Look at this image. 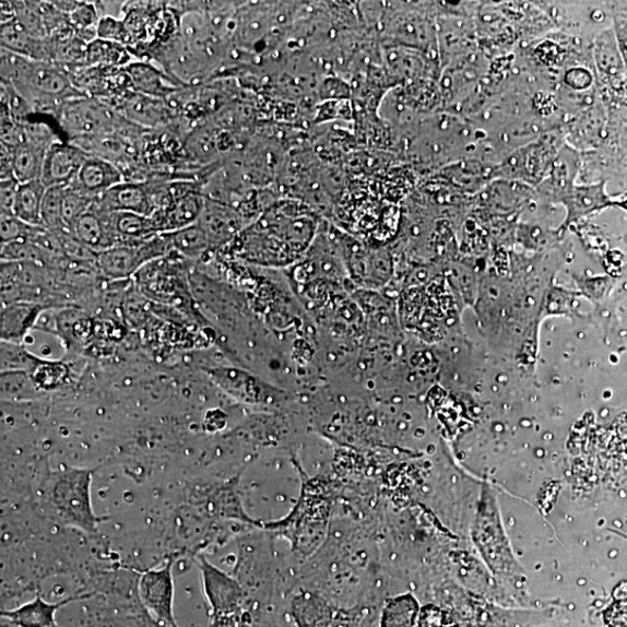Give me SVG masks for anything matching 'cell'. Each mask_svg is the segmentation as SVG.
I'll return each mask as SVG.
<instances>
[{
  "instance_id": "cell-17",
  "label": "cell",
  "mask_w": 627,
  "mask_h": 627,
  "mask_svg": "<svg viewBox=\"0 0 627 627\" xmlns=\"http://www.w3.org/2000/svg\"><path fill=\"white\" fill-rule=\"evenodd\" d=\"M50 307L36 303H14L2 306L0 314V340L24 344L29 331L38 323L44 311Z\"/></svg>"
},
{
  "instance_id": "cell-5",
  "label": "cell",
  "mask_w": 627,
  "mask_h": 627,
  "mask_svg": "<svg viewBox=\"0 0 627 627\" xmlns=\"http://www.w3.org/2000/svg\"><path fill=\"white\" fill-rule=\"evenodd\" d=\"M473 536L494 575L507 578L522 576L509 547L494 496L487 488L478 509Z\"/></svg>"
},
{
  "instance_id": "cell-35",
  "label": "cell",
  "mask_w": 627,
  "mask_h": 627,
  "mask_svg": "<svg viewBox=\"0 0 627 627\" xmlns=\"http://www.w3.org/2000/svg\"><path fill=\"white\" fill-rule=\"evenodd\" d=\"M57 234L63 256L69 264L96 263L97 252L91 250L80 239L68 230L55 232Z\"/></svg>"
},
{
  "instance_id": "cell-25",
  "label": "cell",
  "mask_w": 627,
  "mask_h": 627,
  "mask_svg": "<svg viewBox=\"0 0 627 627\" xmlns=\"http://www.w3.org/2000/svg\"><path fill=\"white\" fill-rule=\"evenodd\" d=\"M133 57L126 46L97 39L87 46L85 67L121 69L131 64Z\"/></svg>"
},
{
  "instance_id": "cell-19",
  "label": "cell",
  "mask_w": 627,
  "mask_h": 627,
  "mask_svg": "<svg viewBox=\"0 0 627 627\" xmlns=\"http://www.w3.org/2000/svg\"><path fill=\"white\" fill-rule=\"evenodd\" d=\"M71 233L97 253L117 246L116 236L110 228L109 212L102 209L97 200L78 220Z\"/></svg>"
},
{
  "instance_id": "cell-30",
  "label": "cell",
  "mask_w": 627,
  "mask_h": 627,
  "mask_svg": "<svg viewBox=\"0 0 627 627\" xmlns=\"http://www.w3.org/2000/svg\"><path fill=\"white\" fill-rule=\"evenodd\" d=\"M40 357L35 356L24 344L0 342V371L31 372L39 364Z\"/></svg>"
},
{
  "instance_id": "cell-23",
  "label": "cell",
  "mask_w": 627,
  "mask_h": 627,
  "mask_svg": "<svg viewBox=\"0 0 627 627\" xmlns=\"http://www.w3.org/2000/svg\"><path fill=\"white\" fill-rule=\"evenodd\" d=\"M47 188L42 180H34L21 184L17 189L13 214L24 223L35 226H43V204Z\"/></svg>"
},
{
  "instance_id": "cell-36",
  "label": "cell",
  "mask_w": 627,
  "mask_h": 627,
  "mask_svg": "<svg viewBox=\"0 0 627 627\" xmlns=\"http://www.w3.org/2000/svg\"><path fill=\"white\" fill-rule=\"evenodd\" d=\"M98 39L119 44L126 46L128 49L132 47V36L129 34L123 21L117 20L114 16L100 17L97 27Z\"/></svg>"
},
{
  "instance_id": "cell-9",
  "label": "cell",
  "mask_w": 627,
  "mask_h": 627,
  "mask_svg": "<svg viewBox=\"0 0 627 627\" xmlns=\"http://www.w3.org/2000/svg\"><path fill=\"white\" fill-rule=\"evenodd\" d=\"M202 589L212 618H241L248 612L249 595L239 581L205 558L199 559Z\"/></svg>"
},
{
  "instance_id": "cell-8",
  "label": "cell",
  "mask_w": 627,
  "mask_h": 627,
  "mask_svg": "<svg viewBox=\"0 0 627 627\" xmlns=\"http://www.w3.org/2000/svg\"><path fill=\"white\" fill-rule=\"evenodd\" d=\"M204 181L173 179L167 199L153 217L159 233H173L198 224L205 205Z\"/></svg>"
},
{
  "instance_id": "cell-29",
  "label": "cell",
  "mask_w": 627,
  "mask_h": 627,
  "mask_svg": "<svg viewBox=\"0 0 627 627\" xmlns=\"http://www.w3.org/2000/svg\"><path fill=\"white\" fill-rule=\"evenodd\" d=\"M29 375L36 386L46 394L61 389L70 378V367L61 360L42 358Z\"/></svg>"
},
{
  "instance_id": "cell-22",
  "label": "cell",
  "mask_w": 627,
  "mask_h": 627,
  "mask_svg": "<svg viewBox=\"0 0 627 627\" xmlns=\"http://www.w3.org/2000/svg\"><path fill=\"white\" fill-rule=\"evenodd\" d=\"M289 615L297 627H331L333 607L320 595L301 592L293 596Z\"/></svg>"
},
{
  "instance_id": "cell-10",
  "label": "cell",
  "mask_w": 627,
  "mask_h": 627,
  "mask_svg": "<svg viewBox=\"0 0 627 627\" xmlns=\"http://www.w3.org/2000/svg\"><path fill=\"white\" fill-rule=\"evenodd\" d=\"M138 598L144 612L161 627H178L175 617L174 559L145 570L138 582Z\"/></svg>"
},
{
  "instance_id": "cell-21",
  "label": "cell",
  "mask_w": 627,
  "mask_h": 627,
  "mask_svg": "<svg viewBox=\"0 0 627 627\" xmlns=\"http://www.w3.org/2000/svg\"><path fill=\"white\" fill-rule=\"evenodd\" d=\"M109 223L117 246L140 245L161 234L153 216L132 212H109Z\"/></svg>"
},
{
  "instance_id": "cell-28",
  "label": "cell",
  "mask_w": 627,
  "mask_h": 627,
  "mask_svg": "<svg viewBox=\"0 0 627 627\" xmlns=\"http://www.w3.org/2000/svg\"><path fill=\"white\" fill-rule=\"evenodd\" d=\"M0 393L3 401H28L45 395L32 376L22 371L0 374Z\"/></svg>"
},
{
  "instance_id": "cell-3",
  "label": "cell",
  "mask_w": 627,
  "mask_h": 627,
  "mask_svg": "<svg viewBox=\"0 0 627 627\" xmlns=\"http://www.w3.org/2000/svg\"><path fill=\"white\" fill-rule=\"evenodd\" d=\"M92 475L94 472L88 469L63 468L49 474L44 489L55 518L85 533H94L98 527V518L92 507Z\"/></svg>"
},
{
  "instance_id": "cell-32",
  "label": "cell",
  "mask_w": 627,
  "mask_h": 627,
  "mask_svg": "<svg viewBox=\"0 0 627 627\" xmlns=\"http://www.w3.org/2000/svg\"><path fill=\"white\" fill-rule=\"evenodd\" d=\"M96 200L97 199L91 198L80 191L66 187L62 200V216L66 230L71 233L78 220Z\"/></svg>"
},
{
  "instance_id": "cell-27",
  "label": "cell",
  "mask_w": 627,
  "mask_h": 627,
  "mask_svg": "<svg viewBox=\"0 0 627 627\" xmlns=\"http://www.w3.org/2000/svg\"><path fill=\"white\" fill-rule=\"evenodd\" d=\"M418 604L411 595L387 600L380 616V627H414Z\"/></svg>"
},
{
  "instance_id": "cell-39",
  "label": "cell",
  "mask_w": 627,
  "mask_h": 627,
  "mask_svg": "<svg viewBox=\"0 0 627 627\" xmlns=\"http://www.w3.org/2000/svg\"><path fill=\"white\" fill-rule=\"evenodd\" d=\"M210 627H237V618H212Z\"/></svg>"
},
{
  "instance_id": "cell-38",
  "label": "cell",
  "mask_w": 627,
  "mask_h": 627,
  "mask_svg": "<svg viewBox=\"0 0 627 627\" xmlns=\"http://www.w3.org/2000/svg\"><path fill=\"white\" fill-rule=\"evenodd\" d=\"M21 182L15 178L0 181V214H13Z\"/></svg>"
},
{
  "instance_id": "cell-7",
  "label": "cell",
  "mask_w": 627,
  "mask_h": 627,
  "mask_svg": "<svg viewBox=\"0 0 627 627\" xmlns=\"http://www.w3.org/2000/svg\"><path fill=\"white\" fill-rule=\"evenodd\" d=\"M170 180L164 175H151L144 180H125L98 198L97 202L107 212L153 216L167 198Z\"/></svg>"
},
{
  "instance_id": "cell-4",
  "label": "cell",
  "mask_w": 627,
  "mask_h": 627,
  "mask_svg": "<svg viewBox=\"0 0 627 627\" xmlns=\"http://www.w3.org/2000/svg\"><path fill=\"white\" fill-rule=\"evenodd\" d=\"M68 141L123 133L132 125L107 103L87 96L64 103L52 117Z\"/></svg>"
},
{
  "instance_id": "cell-12",
  "label": "cell",
  "mask_w": 627,
  "mask_h": 627,
  "mask_svg": "<svg viewBox=\"0 0 627 627\" xmlns=\"http://www.w3.org/2000/svg\"><path fill=\"white\" fill-rule=\"evenodd\" d=\"M198 225L206 233L212 249L228 245L247 228L246 221L235 208L208 198Z\"/></svg>"
},
{
  "instance_id": "cell-34",
  "label": "cell",
  "mask_w": 627,
  "mask_h": 627,
  "mask_svg": "<svg viewBox=\"0 0 627 627\" xmlns=\"http://www.w3.org/2000/svg\"><path fill=\"white\" fill-rule=\"evenodd\" d=\"M44 227H35L24 223L14 214H0V237L2 245L15 241H32Z\"/></svg>"
},
{
  "instance_id": "cell-16",
  "label": "cell",
  "mask_w": 627,
  "mask_h": 627,
  "mask_svg": "<svg viewBox=\"0 0 627 627\" xmlns=\"http://www.w3.org/2000/svg\"><path fill=\"white\" fill-rule=\"evenodd\" d=\"M125 180L122 171L116 164L88 155L76 178L68 187L98 199Z\"/></svg>"
},
{
  "instance_id": "cell-24",
  "label": "cell",
  "mask_w": 627,
  "mask_h": 627,
  "mask_svg": "<svg viewBox=\"0 0 627 627\" xmlns=\"http://www.w3.org/2000/svg\"><path fill=\"white\" fill-rule=\"evenodd\" d=\"M167 234L173 251L184 260L199 261L213 250L206 233L198 224Z\"/></svg>"
},
{
  "instance_id": "cell-18",
  "label": "cell",
  "mask_w": 627,
  "mask_h": 627,
  "mask_svg": "<svg viewBox=\"0 0 627 627\" xmlns=\"http://www.w3.org/2000/svg\"><path fill=\"white\" fill-rule=\"evenodd\" d=\"M125 70L131 78L134 91L145 96L167 100L186 86L175 81L167 72L156 68L150 61H133Z\"/></svg>"
},
{
  "instance_id": "cell-26",
  "label": "cell",
  "mask_w": 627,
  "mask_h": 627,
  "mask_svg": "<svg viewBox=\"0 0 627 627\" xmlns=\"http://www.w3.org/2000/svg\"><path fill=\"white\" fill-rule=\"evenodd\" d=\"M47 153L24 143L12 151L14 177L21 184L42 180Z\"/></svg>"
},
{
  "instance_id": "cell-2",
  "label": "cell",
  "mask_w": 627,
  "mask_h": 627,
  "mask_svg": "<svg viewBox=\"0 0 627 627\" xmlns=\"http://www.w3.org/2000/svg\"><path fill=\"white\" fill-rule=\"evenodd\" d=\"M0 50L2 84L13 87L34 115L54 117L64 103L84 96L73 85L64 67L32 61L5 49Z\"/></svg>"
},
{
  "instance_id": "cell-15",
  "label": "cell",
  "mask_w": 627,
  "mask_h": 627,
  "mask_svg": "<svg viewBox=\"0 0 627 627\" xmlns=\"http://www.w3.org/2000/svg\"><path fill=\"white\" fill-rule=\"evenodd\" d=\"M90 596L87 594L70 596L59 602H48L42 596H36L20 606L3 608L2 618L14 627H62L57 620L60 608Z\"/></svg>"
},
{
  "instance_id": "cell-37",
  "label": "cell",
  "mask_w": 627,
  "mask_h": 627,
  "mask_svg": "<svg viewBox=\"0 0 627 627\" xmlns=\"http://www.w3.org/2000/svg\"><path fill=\"white\" fill-rule=\"evenodd\" d=\"M603 186L588 188V189H579L573 194L570 196V204L569 208V215L568 220L571 216H577V214H585L595 208L599 202H603L605 200L604 192L602 190Z\"/></svg>"
},
{
  "instance_id": "cell-40",
  "label": "cell",
  "mask_w": 627,
  "mask_h": 627,
  "mask_svg": "<svg viewBox=\"0 0 627 627\" xmlns=\"http://www.w3.org/2000/svg\"><path fill=\"white\" fill-rule=\"evenodd\" d=\"M237 627H253L252 618L249 612L245 613L242 617L239 618Z\"/></svg>"
},
{
  "instance_id": "cell-33",
  "label": "cell",
  "mask_w": 627,
  "mask_h": 627,
  "mask_svg": "<svg viewBox=\"0 0 627 627\" xmlns=\"http://www.w3.org/2000/svg\"><path fill=\"white\" fill-rule=\"evenodd\" d=\"M64 187L48 188L43 204V226L49 232L66 230L62 216Z\"/></svg>"
},
{
  "instance_id": "cell-6",
  "label": "cell",
  "mask_w": 627,
  "mask_h": 627,
  "mask_svg": "<svg viewBox=\"0 0 627 627\" xmlns=\"http://www.w3.org/2000/svg\"><path fill=\"white\" fill-rule=\"evenodd\" d=\"M173 252L167 233L158 234L140 245H122L97 253L96 265L106 282L131 279L142 268Z\"/></svg>"
},
{
  "instance_id": "cell-20",
  "label": "cell",
  "mask_w": 627,
  "mask_h": 627,
  "mask_svg": "<svg viewBox=\"0 0 627 627\" xmlns=\"http://www.w3.org/2000/svg\"><path fill=\"white\" fill-rule=\"evenodd\" d=\"M0 46L28 60L52 63L49 39L34 38L16 21L0 25Z\"/></svg>"
},
{
  "instance_id": "cell-14",
  "label": "cell",
  "mask_w": 627,
  "mask_h": 627,
  "mask_svg": "<svg viewBox=\"0 0 627 627\" xmlns=\"http://www.w3.org/2000/svg\"><path fill=\"white\" fill-rule=\"evenodd\" d=\"M87 156L80 146L69 141L55 144L45 158L42 181L47 189L70 186Z\"/></svg>"
},
{
  "instance_id": "cell-11",
  "label": "cell",
  "mask_w": 627,
  "mask_h": 627,
  "mask_svg": "<svg viewBox=\"0 0 627 627\" xmlns=\"http://www.w3.org/2000/svg\"><path fill=\"white\" fill-rule=\"evenodd\" d=\"M128 121L144 129H156L170 126L175 109L167 100L131 92L114 106Z\"/></svg>"
},
{
  "instance_id": "cell-31",
  "label": "cell",
  "mask_w": 627,
  "mask_h": 627,
  "mask_svg": "<svg viewBox=\"0 0 627 627\" xmlns=\"http://www.w3.org/2000/svg\"><path fill=\"white\" fill-rule=\"evenodd\" d=\"M15 21L34 38L47 39L43 2H13Z\"/></svg>"
},
{
  "instance_id": "cell-1",
  "label": "cell",
  "mask_w": 627,
  "mask_h": 627,
  "mask_svg": "<svg viewBox=\"0 0 627 627\" xmlns=\"http://www.w3.org/2000/svg\"><path fill=\"white\" fill-rule=\"evenodd\" d=\"M316 213L303 202L279 200L234 239V251L263 267H288L307 255L320 232Z\"/></svg>"
},
{
  "instance_id": "cell-13",
  "label": "cell",
  "mask_w": 627,
  "mask_h": 627,
  "mask_svg": "<svg viewBox=\"0 0 627 627\" xmlns=\"http://www.w3.org/2000/svg\"><path fill=\"white\" fill-rule=\"evenodd\" d=\"M206 371L218 389L238 401L268 404L275 400L264 382L238 368L220 366Z\"/></svg>"
}]
</instances>
